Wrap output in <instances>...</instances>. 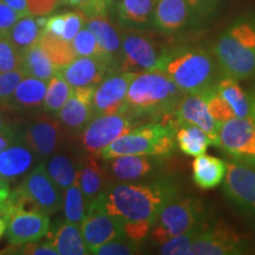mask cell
<instances>
[{"label":"cell","mask_w":255,"mask_h":255,"mask_svg":"<svg viewBox=\"0 0 255 255\" xmlns=\"http://www.w3.org/2000/svg\"><path fill=\"white\" fill-rule=\"evenodd\" d=\"M178 195L176 184L162 177L139 183H110L89 205L116 218L124 234L142 241L150 233L161 209Z\"/></svg>","instance_id":"1"},{"label":"cell","mask_w":255,"mask_h":255,"mask_svg":"<svg viewBox=\"0 0 255 255\" xmlns=\"http://www.w3.org/2000/svg\"><path fill=\"white\" fill-rule=\"evenodd\" d=\"M183 96L163 72L136 73L128 89L124 111L133 119L168 117L174 114Z\"/></svg>","instance_id":"2"},{"label":"cell","mask_w":255,"mask_h":255,"mask_svg":"<svg viewBox=\"0 0 255 255\" xmlns=\"http://www.w3.org/2000/svg\"><path fill=\"white\" fill-rule=\"evenodd\" d=\"M159 71L167 75L183 94H200L223 77L213 52L201 47L168 50Z\"/></svg>","instance_id":"3"},{"label":"cell","mask_w":255,"mask_h":255,"mask_svg":"<svg viewBox=\"0 0 255 255\" xmlns=\"http://www.w3.org/2000/svg\"><path fill=\"white\" fill-rule=\"evenodd\" d=\"M222 75L235 81L255 77V17L239 19L213 46Z\"/></svg>","instance_id":"4"},{"label":"cell","mask_w":255,"mask_h":255,"mask_svg":"<svg viewBox=\"0 0 255 255\" xmlns=\"http://www.w3.org/2000/svg\"><path fill=\"white\" fill-rule=\"evenodd\" d=\"M176 126L173 120L165 119L163 122L148 123L119 137L98 155L108 159L123 155H145L163 157L175 150Z\"/></svg>","instance_id":"5"},{"label":"cell","mask_w":255,"mask_h":255,"mask_svg":"<svg viewBox=\"0 0 255 255\" xmlns=\"http://www.w3.org/2000/svg\"><path fill=\"white\" fill-rule=\"evenodd\" d=\"M62 189L53 182L45 163H40L9 194L2 219L7 222L15 212H38L52 215L62 208Z\"/></svg>","instance_id":"6"},{"label":"cell","mask_w":255,"mask_h":255,"mask_svg":"<svg viewBox=\"0 0 255 255\" xmlns=\"http://www.w3.org/2000/svg\"><path fill=\"white\" fill-rule=\"evenodd\" d=\"M202 203L190 196H176L161 209L150 231V240L156 246L196 226L203 225Z\"/></svg>","instance_id":"7"},{"label":"cell","mask_w":255,"mask_h":255,"mask_svg":"<svg viewBox=\"0 0 255 255\" xmlns=\"http://www.w3.org/2000/svg\"><path fill=\"white\" fill-rule=\"evenodd\" d=\"M168 49L142 31L121 32V70L133 73L159 71Z\"/></svg>","instance_id":"8"},{"label":"cell","mask_w":255,"mask_h":255,"mask_svg":"<svg viewBox=\"0 0 255 255\" xmlns=\"http://www.w3.org/2000/svg\"><path fill=\"white\" fill-rule=\"evenodd\" d=\"M218 148L234 162L255 170V121L235 117L220 123Z\"/></svg>","instance_id":"9"},{"label":"cell","mask_w":255,"mask_h":255,"mask_svg":"<svg viewBox=\"0 0 255 255\" xmlns=\"http://www.w3.org/2000/svg\"><path fill=\"white\" fill-rule=\"evenodd\" d=\"M203 94L209 114L218 123L235 117H251L248 95L235 79L223 76Z\"/></svg>","instance_id":"10"},{"label":"cell","mask_w":255,"mask_h":255,"mask_svg":"<svg viewBox=\"0 0 255 255\" xmlns=\"http://www.w3.org/2000/svg\"><path fill=\"white\" fill-rule=\"evenodd\" d=\"M133 127L135 119L126 111L95 116L82 130L83 149L89 154L100 155L119 137L131 131Z\"/></svg>","instance_id":"11"},{"label":"cell","mask_w":255,"mask_h":255,"mask_svg":"<svg viewBox=\"0 0 255 255\" xmlns=\"http://www.w3.org/2000/svg\"><path fill=\"white\" fill-rule=\"evenodd\" d=\"M223 193L248 221L255 225V170L238 162H227Z\"/></svg>","instance_id":"12"},{"label":"cell","mask_w":255,"mask_h":255,"mask_svg":"<svg viewBox=\"0 0 255 255\" xmlns=\"http://www.w3.org/2000/svg\"><path fill=\"white\" fill-rule=\"evenodd\" d=\"M248 241L223 222L200 229L191 246L190 255H235L246 253Z\"/></svg>","instance_id":"13"},{"label":"cell","mask_w":255,"mask_h":255,"mask_svg":"<svg viewBox=\"0 0 255 255\" xmlns=\"http://www.w3.org/2000/svg\"><path fill=\"white\" fill-rule=\"evenodd\" d=\"M65 128L59 120L41 116L33 120L19 132V143H23L37 157L47 158L62 148Z\"/></svg>","instance_id":"14"},{"label":"cell","mask_w":255,"mask_h":255,"mask_svg":"<svg viewBox=\"0 0 255 255\" xmlns=\"http://www.w3.org/2000/svg\"><path fill=\"white\" fill-rule=\"evenodd\" d=\"M136 73L115 70L95 88L92 97L95 116L124 111L126 97L130 83Z\"/></svg>","instance_id":"15"},{"label":"cell","mask_w":255,"mask_h":255,"mask_svg":"<svg viewBox=\"0 0 255 255\" xmlns=\"http://www.w3.org/2000/svg\"><path fill=\"white\" fill-rule=\"evenodd\" d=\"M170 117L176 128L180 124H193L201 128L209 136L210 144L219 145L220 123L216 122L209 114L203 92L184 94L176 110L170 115Z\"/></svg>","instance_id":"16"},{"label":"cell","mask_w":255,"mask_h":255,"mask_svg":"<svg viewBox=\"0 0 255 255\" xmlns=\"http://www.w3.org/2000/svg\"><path fill=\"white\" fill-rule=\"evenodd\" d=\"M79 227L89 254H94L96 250L104 244L124 235L122 225L119 220L90 205L88 206L87 216Z\"/></svg>","instance_id":"17"},{"label":"cell","mask_w":255,"mask_h":255,"mask_svg":"<svg viewBox=\"0 0 255 255\" xmlns=\"http://www.w3.org/2000/svg\"><path fill=\"white\" fill-rule=\"evenodd\" d=\"M117 70L110 60L101 57H77L59 69L72 89L96 88L110 72Z\"/></svg>","instance_id":"18"},{"label":"cell","mask_w":255,"mask_h":255,"mask_svg":"<svg viewBox=\"0 0 255 255\" xmlns=\"http://www.w3.org/2000/svg\"><path fill=\"white\" fill-rule=\"evenodd\" d=\"M7 223L8 242L15 247L40 240L50 231L49 215L38 212H15Z\"/></svg>","instance_id":"19"},{"label":"cell","mask_w":255,"mask_h":255,"mask_svg":"<svg viewBox=\"0 0 255 255\" xmlns=\"http://www.w3.org/2000/svg\"><path fill=\"white\" fill-rule=\"evenodd\" d=\"M95 88L72 89L69 100L65 102L58 113V120L69 131H82L88 123L94 119V97Z\"/></svg>","instance_id":"20"},{"label":"cell","mask_w":255,"mask_h":255,"mask_svg":"<svg viewBox=\"0 0 255 255\" xmlns=\"http://www.w3.org/2000/svg\"><path fill=\"white\" fill-rule=\"evenodd\" d=\"M157 156L123 155L108 159V171L110 177L120 182H132L148 176L159 167Z\"/></svg>","instance_id":"21"},{"label":"cell","mask_w":255,"mask_h":255,"mask_svg":"<svg viewBox=\"0 0 255 255\" xmlns=\"http://www.w3.org/2000/svg\"><path fill=\"white\" fill-rule=\"evenodd\" d=\"M98 157V155L90 154L78 164V184L88 205L100 196L110 184L109 171L101 163Z\"/></svg>","instance_id":"22"},{"label":"cell","mask_w":255,"mask_h":255,"mask_svg":"<svg viewBox=\"0 0 255 255\" xmlns=\"http://www.w3.org/2000/svg\"><path fill=\"white\" fill-rule=\"evenodd\" d=\"M191 12L187 0H157L154 25L159 31L174 33L189 23Z\"/></svg>","instance_id":"23"},{"label":"cell","mask_w":255,"mask_h":255,"mask_svg":"<svg viewBox=\"0 0 255 255\" xmlns=\"http://www.w3.org/2000/svg\"><path fill=\"white\" fill-rule=\"evenodd\" d=\"M85 26L91 30L97 38L104 56L119 68L121 60V33L111 24L107 15L89 18Z\"/></svg>","instance_id":"24"},{"label":"cell","mask_w":255,"mask_h":255,"mask_svg":"<svg viewBox=\"0 0 255 255\" xmlns=\"http://www.w3.org/2000/svg\"><path fill=\"white\" fill-rule=\"evenodd\" d=\"M34 155L23 143H14L0 152V177L13 180L26 174L34 163Z\"/></svg>","instance_id":"25"},{"label":"cell","mask_w":255,"mask_h":255,"mask_svg":"<svg viewBox=\"0 0 255 255\" xmlns=\"http://www.w3.org/2000/svg\"><path fill=\"white\" fill-rule=\"evenodd\" d=\"M227 162L210 155H201L193 162V180L201 189H213L225 180Z\"/></svg>","instance_id":"26"},{"label":"cell","mask_w":255,"mask_h":255,"mask_svg":"<svg viewBox=\"0 0 255 255\" xmlns=\"http://www.w3.org/2000/svg\"><path fill=\"white\" fill-rule=\"evenodd\" d=\"M47 241L62 255H85L89 251L83 240L81 227L73 223H63L47 233Z\"/></svg>","instance_id":"27"},{"label":"cell","mask_w":255,"mask_h":255,"mask_svg":"<svg viewBox=\"0 0 255 255\" xmlns=\"http://www.w3.org/2000/svg\"><path fill=\"white\" fill-rule=\"evenodd\" d=\"M46 81L34 77H25L15 88L6 105L15 109H36L43 104L46 94Z\"/></svg>","instance_id":"28"},{"label":"cell","mask_w":255,"mask_h":255,"mask_svg":"<svg viewBox=\"0 0 255 255\" xmlns=\"http://www.w3.org/2000/svg\"><path fill=\"white\" fill-rule=\"evenodd\" d=\"M19 69L23 71L26 77L39 78L43 81H50L51 77L59 70L49 58L39 43L21 53V62Z\"/></svg>","instance_id":"29"},{"label":"cell","mask_w":255,"mask_h":255,"mask_svg":"<svg viewBox=\"0 0 255 255\" xmlns=\"http://www.w3.org/2000/svg\"><path fill=\"white\" fill-rule=\"evenodd\" d=\"M175 141L184 155L199 157L203 155L210 144L209 136L206 131L193 124H180L176 128Z\"/></svg>","instance_id":"30"},{"label":"cell","mask_w":255,"mask_h":255,"mask_svg":"<svg viewBox=\"0 0 255 255\" xmlns=\"http://www.w3.org/2000/svg\"><path fill=\"white\" fill-rule=\"evenodd\" d=\"M47 173L62 190L78 182V165L68 154H53L45 162Z\"/></svg>","instance_id":"31"},{"label":"cell","mask_w":255,"mask_h":255,"mask_svg":"<svg viewBox=\"0 0 255 255\" xmlns=\"http://www.w3.org/2000/svg\"><path fill=\"white\" fill-rule=\"evenodd\" d=\"M38 43L58 69L64 68L71 63L73 59L77 58V55H76L71 43L45 30L41 31Z\"/></svg>","instance_id":"32"},{"label":"cell","mask_w":255,"mask_h":255,"mask_svg":"<svg viewBox=\"0 0 255 255\" xmlns=\"http://www.w3.org/2000/svg\"><path fill=\"white\" fill-rule=\"evenodd\" d=\"M157 0H121L117 5L120 20L127 25H144L150 21Z\"/></svg>","instance_id":"33"},{"label":"cell","mask_w":255,"mask_h":255,"mask_svg":"<svg viewBox=\"0 0 255 255\" xmlns=\"http://www.w3.org/2000/svg\"><path fill=\"white\" fill-rule=\"evenodd\" d=\"M41 28L37 23V19L33 15H24L12 26L7 37L12 44L20 51L21 53L31 46L36 45L39 40Z\"/></svg>","instance_id":"34"},{"label":"cell","mask_w":255,"mask_h":255,"mask_svg":"<svg viewBox=\"0 0 255 255\" xmlns=\"http://www.w3.org/2000/svg\"><path fill=\"white\" fill-rule=\"evenodd\" d=\"M72 92L71 85L65 81L62 72L57 71L51 77L46 88L45 98L43 102V109L46 114L56 115L59 113L65 102L69 100Z\"/></svg>","instance_id":"35"},{"label":"cell","mask_w":255,"mask_h":255,"mask_svg":"<svg viewBox=\"0 0 255 255\" xmlns=\"http://www.w3.org/2000/svg\"><path fill=\"white\" fill-rule=\"evenodd\" d=\"M64 219L66 222L81 226L88 213V202L78 182L65 189L64 197Z\"/></svg>","instance_id":"36"},{"label":"cell","mask_w":255,"mask_h":255,"mask_svg":"<svg viewBox=\"0 0 255 255\" xmlns=\"http://www.w3.org/2000/svg\"><path fill=\"white\" fill-rule=\"evenodd\" d=\"M203 225L196 226V227L189 229V231L182 233L173 239H169L168 241L159 245L158 253L164 255H189L191 246L195 238L199 234L200 229Z\"/></svg>","instance_id":"37"},{"label":"cell","mask_w":255,"mask_h":255,"mask_svg":"<svg viewBox=\"0 0 255 255\" xmlns=\"http://www.w3.org/2000/svg\"><path fill=\"white\" fill-rule=\"evenodd\" d=\"M71 45L77 57H101V58H107L101 49L100 44H98L97 38H96L95 34L92 33V31L89 30L85 25L84 27H82L79 30L78 33L76 34V37L73 38Z\"/></svg>","instance_id":"38"},{"label":"cell","mask_w":255,"mask_h":255,"mask_svg":"<svg viewBox=\"0 0 255 255\" xmlns=\"http://www.w3.org/2000/svg\"><path fill=\"white\" fill-rule=\"evenodd\" d=\"M139 241L132 240L128 235H122L97 248L94 254L98 255H130L139 253Z\"/></svg>","instance_id":"39"},{"label":"cell","mask_w":255,"mask_h":255,"mask_svg":"<svg viewBox=\"0 0 255 255\" xmlns=\"http://www.w3.org/2000/svg\"><path fill=\"white\" fill-rule=\"evenodd\" d=\"M21 52L7 36L0 34V72L13 71L20 68Z\"/></svg>","instance_id":"40"},{"label":"cell","mask_w":255,"mask_h":255,"mask_svg":"<svg viewBox=\"0 0 255 255\" xmlns=\"http://www.w3.org/2000/svg\"><path fill=\"white\" fill-rule=\"evenodd\" d=\"M62 2L82 11L89 19L107 15L114 0H62Z\"/></svg>","instance_id":"41"},{"label":"cell","mask_w":255,"mask_h":255,"mask_svg":"<svg viewBox=\"0 0 255 255\" xmlns=\"http://www.w3.org/2000/svg\"><path fill=\"white\" fill-rule=\"evenodd\" d=\"M26 77L20 69L8 72H0V102L1 105H6L17 85Z\"/></svg>","instance_id":"42"},{"label":"cell","mask_w":255,"mask_h":255,"mask_svg":"<svg viewBox=\"0 0 255 255\" xmlns=\"http://www.w3.org/2000/svg\"><path fill=\"white\" fill-rule=\"evenodd\" d=\"M85 23H87V17L79 9L65 12V28H64V33L62 36L63 39L71 43Z\"/></svg>","instance_id":"43"},{"label":"cell","mask_w":255,"mask_h":255,"mask_svg":"<svg viewBox=\"0 0 255 255\" xmlns=\"http://www.w3.org/2000/svg\"><path fill=\"white\" fill-rule=\"evenodd\" d=\"M28 14L33 17H46L52 13L60 4L62 0H26Z\"/></svg>","instance_id":"44"},{"label":"cell","mask_w":255,"mask_h":255,"mask_svg":"<svg viewBox=\"0 0 255 255\" xmlns=\"http://www.w3.org/2000/svg\"><path fill=\"white\" fill-rule=\"evenodd\" d=\"M23 15L14 11L13 8L6 5L2 0H0V34L7 36L12 26L17 23Z\"/></svg>","instance_id":"45"},{"label":"cell","mask_w":255,"mask_h":255,"mask_svg":"<svg viewBox=\"0 0 255 255\" xmlns=\"http://www.w3.org/2000/svg\"><path fill=\"white\" fill-rule=\"evenodd\" d=\"M187 1L190 7L191 15L196 20H200V19L207 18L214 12L220 0H187Z\"/></svg>","instance_id":"46"},{"label":"cell","mask_w":255,"mask_h":255,"mask_svg":"<svg viewBox=\"0 0 255 255\" xmlns=\"http://www.w3.org/2000/svg\"><path fill=\"white\" fill-rule=\"evenodd\" d=\"M19 254H27V255H57L56 248L50 244L49 241L39 242L33 241L28 244L21 245Z\"/></svg>","instance_id":"47"},{"label":"cell","mask_w":255,"mask_h":255,"mask_svg":"<svg viewBox=\"0 0 255 255\" xmlns=\"http://www.w3.org/2000/svg\"><path fill=\"white\" fill-rule=\"evenodd\" d=\"M64 28H65V13H59L46 19L44 30L55 34V36L62 37L64 33Z\"/></svg>","instance_id":"48"},{"label":"cell","mask_w":255,"mask_h":255,"mask_svg":"<svg viewBox=\"0 0 255 255\" xmlns=\"http://www.w3.org/2000/svg\"><path fill=\"white\" fill-rule=\"evenodd\" d=\"M19 142V132L15 131V128L9 127L0 131V152L8 148L9 145Z\"/></svg>","instance_id":"49"},{"label":"cell","mask_w":255,"mask_h":255,"mask_svg":"<svg viewBox=\"0 0 255 255\" xmlns=\"http://www.w3.org/2000/svg\"><path fill=\"white\" fill-rule=\"evenodd\" d=\"M9 194H11V190H9L7 180L0 177V218H1L5 212Z\"/></svg>","instance_id":"50"},{"label":"cell","mask_w":255,"mask_h":255,"mask_svg":"<svg viewBox=\"0 0 255 255\" xmlns=\"http://www.w3.org/2000/svg\"><path fill=\"white\" fill-rule=\"evenodd\" d=\"M2 1L11 8H13L14 11H17L18 13H20L23 17L24 15H28L26 0H2Z\"/></svg>","instance_id":"51"},{"label":"cell","mask_w":255,"mask_h":255,"mask_svg":"<svg viewBox=\"0 0 255 255\" xmlns=\"http://www.w3.org/2000/svg\"><path fill=\"white\" fill-rule=\"evenodd\" d=\"M248 101H250L251 107V117L255 121V88L248 95Z\"/></svg>","instance_id":"52"},{"label":"cell","mask_w":255,"mask_h":255,"mask_svg":"<svg viewBox=\"0 0 255 255\" xmlns=\"http://www.w3.org/2000/svg\"><path fill=\"white\" fill-rule=\"evenodd\" d=\"M9 127L11 126H9L7 121H6V117L1 113H0V131L6 129V128H9Z\"/></svg>","instance_id":"53"},{"label":"cell","mask_w":255,"mask_h":255,"mask_svg":"<svg viewBox=\"0 0 255 255\" xmlns=\"http://www.w3.org/2000/svg\"><path fill=\"white\" fill-rule=\"evenodd\" d=\"M6 223H7V222H6L4 219L0 218V239H1L2 234H4L5 231H6Z\"/></svg>","instance_id":"54"},{"label":"cell","mask_w":255,"mask_h":255,"mask_svg":"<svg viewBox=\"0 0 255 255\" xmlns=\"http://www.w3.org/2000/svg\"><path fill=\"white\" fill-rule=\"evenodd\" d=\"M0 105H1V102H0Z\"/></svg>","instance_id":"55"}]
</instances>
